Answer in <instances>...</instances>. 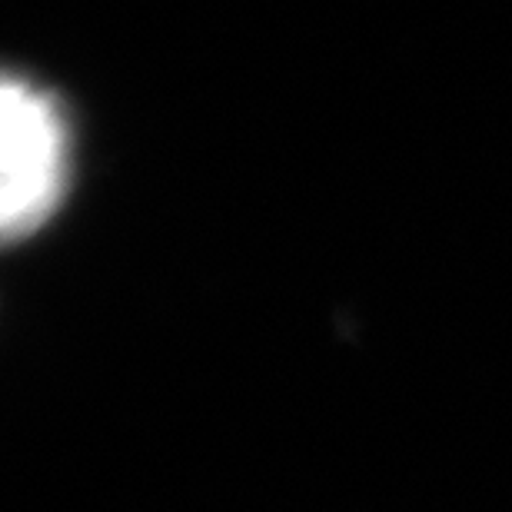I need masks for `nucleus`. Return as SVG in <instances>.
<instances>
[{
	"label": "nucleus",
	"instance_id": "nucleus-1",
	"mask_svg": "<svg viewBox=\"0 0 512 512\" xmlns=\"http://www.w3.org/2000/svg\"><path fill=\"white\" fill-rule=\"evenodd\" d=\"M70 183V127L60 100L0 67V247L44 227Z\"/></svg>",
	"mask_w": 512,
	"mask_h": 512
}]
</instances>
